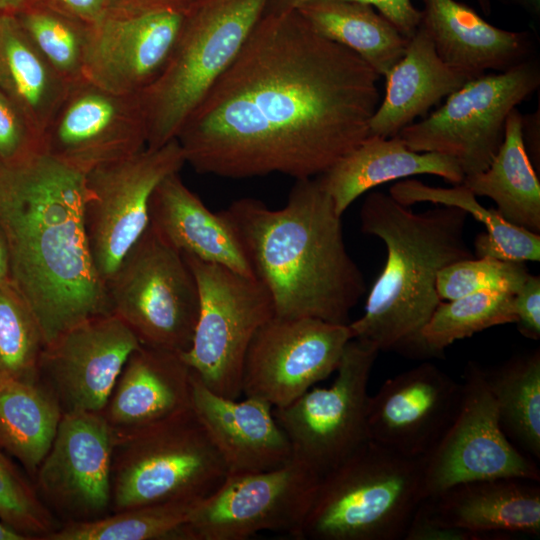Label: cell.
I'll return each mask as SVG.
<instances>
[{"label":"cell","mask_w":540,"mask_h":540,"mask_svg":"<svg viewBox=\"0 0 540 540\" xmlns=\"http://www.w3.org/2000/svg\"><path fill=\"white\" fill-rule=\"evenodd\" d=\"M308 0H269L265 10L295 9ZM376 7L380 14L392 22L407 38L417 30L421 11L411 0H357Z\"/></svg>","instance_id":"41"},{"label":"cell","mask_w":540,"mask_h":540,"mask_svg":"<svg viewBox=\"0 0 540 540\" xmlns=\"http://www.w3.org/2000/svg\"><path fill=\"white\" fill-rule=\"evenodd\" d=\"M403 539L405 540H484L492 537L463 529L460 527L439 523L424 512L422 507H417L406 529Z\"/></svg>","instance_id":"43"},{"label":"cell","mask_w":540,"mask_h":540,"mask_svg":"<svg viewBox=\"0 0 540 540\" xmlns=\"http://www.w3.org/2000/svg\"><path fill=\"white\" fill-rule=\"evenodd\" d=\"M379 79L295 9L265 10L176 139L201 174L317 177L369 136Z\"/></svg>","instance_id":"1"},{"label":"cell","mask_w":540,"mask_h":540,"mask_svg":"<svg viewBox=\"0 0 540 540\" xmlns=\"http://www.w3.org/2000/svg\"><path fill=\"white\" fill-rule=\"evenodd\" d=\"M42 1L89 26L96 23L110 6V0Z\"/></svg>","instance_id":"44"},{"label":"cell","mask_w":540,"mask_h":540,"mask_svg":"<svg viewBox=\"0 0 540 540\" xmlns=\"http://www.w3.org/2000/svg\"><path fill=\"white\" fill-rule=\"evenodd\" d=\"M462 384L431 362L387 379L367 405L369 440L423 459L454 419Z\"/></svg>","instance_id":"20"},{"label":"cell","mask_w":540,"mask_h":540,"mask_svg":"<svg viewBox=\"0 0 540 540\" xmlns=\"http://www.w3.org/2000/svg\"><path fill=\"white\" fill-rule=\"evenodd\" d=\"M41 145L47 154L83 174L140 152L147 146L140 94L113 93L85 78L72 84Z\"/></svg>","instance_id":"18"},{"label":"cell","mask_w":540,"mask_h":540,"mask_svg":"<svg viewBox=\"0 0 540 540\" xmlns=\"http://www.w3.org/2000/svg\"><path fill=\"white\" fill-rule=\"evenodd\" d=\"M198 502H168L60 525L45 540H185L184 526Z\"/></svg>","instance_id":"34"},{"label":"cell","mask_w":540,"mask_h":540,"mask_svg":"<svg viewBox=\"0 0 540 540\" xmlns=\"http://www.w3.org/2000/svg\"><path fill=\"white\" fill-rule=\"evenodd\" d=\"M111 313L141 345L186 352L198 320L200 296L183 255L149 225L106 283Z\"/></svg>","instance_id":"8"},{"label":"cell","mask_w":540,"mask_h":540,"mask_svg":"<svg viewBox=\"0 0 540 540\" xmlns=\"http://www.w3.org/2000/svg\"><path fill=\"white\" fill-rule=\"evenodd\" d=\"M502 2L515 5L523 9L532 18L540 19V0H501Z\"/></svg>","instance_id":"46"},{"label":"cell","mask_w":540,"mask_h":540,"mask_svg":"<svg viewBox=\"0 0 540 540\" xmlns=\"http://www.w3.org/2000/svg\"><path fill=\"white\" fill-rule=\"evenodd\" d=\"M320 478L293 458L267 471L227 475L191 510L185 540H246L261 531L292 535L309 510Z\"/></svg>","instance_id":"13"},{"label":"cell","mask_w":540,"mask_h":540,"mask_svg":"<svg viewBox=\"0 0 540 540\" xmlns=\"http://www.w3.org/2000/svg\"><path fill=\"white\" fill-rule=\"evenodd\" d=\"M389 194L399 203L411 206L419 202L453 206L470 213L481 222L486 233L475 239L476 257H494L511 261L540 260V235L504 220L496 210L481 205L463 184L452 188L432 187L415 179L398 181Z\"/></svg>","instance_id":"32"},{"label":"cell","mask_w":540,"mask_h":540,"mask_svg":"<svg viewBox=\"0 0 540 540\" xmlns=\"http://www.w3.org/2000/svg\"><path fill=\"white\" fill-rule=\"evenodd\" d=\"M114 445L115 437L101 413L62 415L53 443L32 479L39 498L60 525L111 513Z\"/></svg>","instance_id":"17"},{"label":"cell","mask_w":540,"mask_h":540,"mask_svg":"<svg viewBox=\"0 0 540 540\" xmlns=\"http://www.w3.org/2000/svg\"><path fill=\"white\" fill-rule=\"evenodd\" d=\"M0 540H28L23 534L0 520Z\"/></svg>","instance_id":"50"},{"label":"cell","mask_w":540,"mask_h":540,"mask_svg":"<svg viewBox=\"0 0 540 540\" xmlns=\"http://www.w3.org/2000/svg\"><path fill=\"white\" fill-rule=\"evenodd\" d=\"M481 11L485 14V15H490L491 14V11H492V4H491V0H476Z\"/></svg>","instance_id":"51"},{"label":"cell","mask_w":540,"mask_h":540,"mask_svg":"<svg viewBox=\"0 0 540 540\" xmlns=\"http://www.w3.org/2000/svg\"><path fill=\"white\" fill-rule=\"evenodd\" d=\"M36 0H0V14H18Z\"/></svg>","instance_id":"47"},{"label":"cell","mask_w":540,"mask_h":540,"mask_svg":"<svg viewBox=\"0 0 540 540\" xmlns=\"http://www.w3.org/2000/svg\"><path fill=\"white\" fill-rule=\"evenodd\" d=\"M520 478H492L458 483L420 506L431 519L497 536L540 535V486Z\"/></svg>","instance_id":"23"},{"label":"cell","mask_w":540,"mask_h":540,"mask_svg":"<svg viewBox=\"0 0 540 540\" xmlns=\"http://www.w3.org/2000/svg\"><path fill=\"white\" fill-rule=\"evenodd\" d=\"M506 436L526 453L540 458V352L513 357L484 369Z\"/></svg>","instance_id":"33"},{"label":"cell","mask_w":540,"mask_h":540,"mask_svg":"<svg viewBox=\"0 0 540 540\" xmlns=\"http://www.w3.org/2000/svg\"><path fill=\"white\" fill-rule=\"evenodd\" d=\"M192 370L180 353L140 345L128 357L101 415L116 440L189 411Z\"/></svg>","instance_id":"21"},{"label":"cell","mask_w":540,"mask_h":540,"mask_svg":"<svg viewBox=\"0 0 540 540\" xmlns=\"http://www.w3.org/2000/svg\"><path fill=\"white\" fill-rule=\"evenodd\" d=\"M269 0H195L160 75L140 93L147 148L177 138L185 121L233 62Z\"/></svg>","instance_id":"6"},{"label":"cell","mask_w":540,"mask_h":540,"mask_svg":"<svg viewBox=\"0 0 540 540\" xmlns=\"http://www.w3.org/2000/svg\"><path fill=\"white\" fill-rule=\"evenodd\" d=\"M191 5L110 3L88 28L84 78L113 93L139 95L165 68Z\"/></svg>","instance_id":"15"},{"label":"cell","mask_w":540,"mask_h":540,"mask_svg":"<svg viewBox=\"0 0 540 540\" xmlns=\"http://www.w3.org/2000/svg\"><path fill=\"white\" fill-rule=\"evenodd\" d=\"M184 164L183 150L174 139L86 174V234L94 265L105 285L148 228L154 189L165 177L179 173Z\"/></svg>","instance_id":"12"},{"label":"cell","mask_w":540,"mask_h":540,"mask_svg":"<svg viewBox=\"0 0 540 540\" xmlns=\"http://www.w3.org/2000/svg\"><path fill=\"white\" fill-rule=\"evenodd\" d=\"M457 413L435 447L422 459L424 499L462 482L520 478L540 480L535 462L504 433L484 369H465Z\"/></svg>","instance_id":"14"},{"label":"cell","mask_w":540,"mask_h":540,"mask_svg":"<svg viewBox=\"0 0 540 540\" xmlns=\"http://www.w3.org/2000/svg\"><path fill=\"white\" fill-rule=\"evenodd\" d=\"M529 275L525 262L475 257L454 262L440 270L436 289L441 300H453L480 291L514 295Z\"/></svg>","instance_id":"38"},{"label":"cell","mask_w":540,"mask_h":540,"mask_svg":"<svg viewBox=\"0 0 540 540\" xmlns=\"http://www.w3.org/2000/svg\"><path fill=\"white\" fill-rule=\"evenodd\" d=\"M467 216L445 205L417 213L381 191L366 196L359 212L361 231L384 242L387 259L363 315L348 324L352 338L372 343L379 352L432 357L422 330L441 302L437 274L476 257L465 237Z\"/></svg>","instance_id":"4"},{"label":"cell","mask_w":540,"mask_h":540,"mask_svg":"<svg viewBox=\"0 0 540 540\" xmlns=\"http://www.w3.org/2000/svg\"><path fill=\"white\" fill-rule=\"evenodd\" d=\"M476 77L445 63L427 32L418 26L404 55L385 77V97L370 120L369 136H396L442 98Z\"/></svg>","instance_id":"26"},{"label":"cell","mask_w":540,"mask_h":540,"mask_svg":"<svg viewBox=\"0 0 540 540\" xmlns=\"http://www.w3.org/2000/svg\"><path fill=\"white\" fill-rule=\"evenodd\" d=\"M539 86L540 64L535 57L507 71L483 74L447 96L430 116L404 127L396 136L412 151L453 157L465 176L480 173L503 142L510 112Z\"/></svg>","instance_id":"10"},{"label":"cell","mask_w":540,"mask_h":540,"mask_svg":"<svg viewBox=\"0 0 540 540\" xmlns=\"http://www.w3.org/2000/svg\"><path fill=\"white\" fill-rule=\"evenodd\" d=\"M16 16L34 46L68 84L84 79L89 25L42 0Z\"/></svg>","instance_id":"36"},{"label":"cell","mask_w":540,"mask_h":540,"mask_svg":"<svg viewBox=\"0 0 540 540\" xmlns=\"http://www.w3.org/2000/svg\"><path fill=\"white\" fill-rule=\"evenodd\" d=\"M195 0H110V3H141L156 5L189 6Z\"/></svg>","instance_id":"48"},{"label":"cell","mask_w":540,"mask_h":540,"mask_svg":"<svg viewBox=\"0 0 540 540\" xmlns=\"http://www.w3.org/2000/svg\"><path fill=\"white\" fill-rule=\"evenodd\" d=\"M62 411L38 382L0 380V448L31 479L55 438Z\"/></svg>","instance_id":"31"},{"label":"cell","mask_w":540,"mask_h":540,"mask_svg":"<svg viewBox=\"0 0 540 540\" xmlns=\"http://www.w3.org/2000/svg\"><path fill=\"white\" fill-rule=\"evenodd\" d=\"M295 10L315 32L356 53L380 77L402 58L409 41L369 3L308 0Z\"/></svg>","instance_id":"29"},{"label":"cell","mask_w":540,"mask_h":540,"mask_svg":"<svg viewBox=\"0 0 540 540\" xmlns=\"http://www.w3.org/2000/svg\"><path fill=\"white\" fill-rule=\"evenodd\" d=\"M222 212L275 316L350 323L366 284L347 250L342 217L318 177L296 180L279 209L241 198Z\"/></svg>","instance_id":"3"},{"label":"cell","mask_w":540,"mask_h":540,"mask_svg":"<svg viewBox=\"0 0 540 540\" xmlns=\"http://www.w3.org/2000/svg\"><path fill=\"white\" fill-rule=\"evenodd\" d=\"M0 520L28 540H45L60 523L39 498L33 482L0 448Z\"/></svg>","instance_id":"39"},{"label":"cell","mask_w":540,"mask_h":540,"mask_svg":"<svg viewBox=\"0 0 540 540\" xmlns=\"http://www.w3.org/2000/svg\"><path fill=\"white\" fill-rule=\"evenodd\" d=\"M182 255L195 276L200 306L191 346L181 356L212 392L237 399L251 340L274 316L272 299L255 277Z\"/></svg>","instance_id":"9"},{"label":"cell","mask_w":540,"mask_h":540,"mask_svg":"<svg viewBox=\"0 0 540 540\" xmlns=\"http://www.w3.org/2000/svg\"><path fill=\"white\" fill-rule=\"evenodd\" d=\"M476 196H487L507 222L540 232V182L522 137V114L514 108L506 119L503 142L490 165L465 176L462 183Z\"/></svg>","instance_id":"30"},{"label":"cell","mask_w":540,"mask_h":540,"mask_svg":"<svg viewBox=\"0 0 540 540\" xmlns=\"http://www.w3.org/2000/svg\"><path fill=\"white\" fill-rule=\"evenodd\" d=\"M423 495L422 459L367 440L321 476L299 540H399Z\"/></svg>","instance_id":"5"},{"label":"cell","mask_w":540,"mask_h":540,"mask_svg":"<svg viewBox=\"0 0 540 540\" xmlns=\"http://www.w3.org/2000/svg\"><path fill=\"white\" fill-rule=\"evenodd\" d=\"M378 353L372 343L350 339L331 386L310 388L287 406L273 408L289 440L291 458L320 477L369 440L368 383Z\"/></svg>","instance_id":"11"},{"label":"cell","mask_w":540,"mask_h":540,"mask_svg":"<svg viewBox=\"0 0 540 540\" xmlns=\"http://www.w3.org/2000/svg\"><path fill=\"white\" fill-rule=\"evenodd\" d=\"M86 174L42 149L0 163V233L9 281L34 314L46 344L111 313L85 227Z\"/></svg>","instance_id":"2"},{"label":"cell","mask_w":540,"mask_h":540,"mask_svg":"<svg viewBox=\"0 0 540 540\" xmlns=\"http://www.w3.org/2000/svg\"><path fill=\"white\" fill-rule=\"evenodd\" d=\"M419 26L448 65L477 76L486 70L507 71L534 58L528 31L491 25L473 8L457 0H423Z\"/></svg>","instance_id":"24"},{"label":"cell","mask_w":540,"mask_h":540,"mask_svg":"<svg viewBox=\"0 0 540 540\" xmlns=\"http://www.w3.org/2000/svg\"><path fill=\"white\" fill-rule=\"evenodd\" d=\"M348 324L273 316L255 333L242 373V393L287 406L336 371L348 341Z\"/></svg>","instance_id":"16"},{"label":"cell","mask_w":540,"mask_h":540,"mask_svg":"<svg viewBox=\"0 0 540 540\" xmlns=\"http://www.w3.org/2000/svg\"><path fill=\"white\" fill-rule=\"evenodd\" d=\"M34 46L14 14H0V90L42 135L69 88Z\"/></svg>","instance_id":"28"},{"label":"cell","mask_w":540,"mask_h":540,"mask_svg":"<svg viewBox=\"0 0 540 540\" xmlns=\"http://www.w3.org/2000/svg\"><path fill=\"white\" fill-rule=\"evenodd\" d=\"M421 174L436 175L454 185L461 184L465 176L458 161L449 155L412 151L398 136H368L317 177L342 217L372 188Z\"/></svg>","instance_id":"27"},{"label":"cell","mask_w":540,"mask_h":540,"mask_svg":"<svg viewBox=\"0 0 540 540\" xmlns=\"http://www.w3.org/2000/svg\"><path fill=\"white\" fill-rule=\"evenodd\" d=\"M9 280L8 257L3 237L0 233V283Z\"/></svg>","instance_id":"49"},{"label":"cell","mask_w":540,"mask_h":540,"mask_svg":"<svg viewBox=\"0 0 540 540\" xmlns=\"http://www.w3.org/2000/svg\"><path fill=\"white\" fill-rule=\"evenodd\" d=\"M149 225L181 254L254 277L226 216L208 209L179 173L165 177L154 189L149 201Z\"/></svg>","instance_id":"25"},{"label":"cell","mask_w":540,"mask_h":540,"mask_svg":"<svg viewBox=\"0 0 540 540\" xmlns=\"http://www.w3.org/2000/svg\"><path fill=\"white\" fill-rule=\"evenodd\" d=\"M540 109L522 115V137L526 151L539 158Z\"/></svg>","instance_id":"45"},{"label":"cell","mask_w":540,"mask_h":540,"mask_svg":"<svg viewBox=\"0 0 540 540\" xmlns=\"http://www.w3.org/2000/svg\"><path fill=\"white\" fill-rule=\"evenodd\" d=\"M513 310L517 330L524 337L540 338V277L530 274L513 295Z\"/></svg>","instance_id":"42"},{"label":"cell","mask_w":540,"mask_h":540,"mask_svg":"<svg viewBox=\"0 0 540 540\" xmlns=\"http://www.w3.org/2000/svg\"><path fill=\"white\" fill-rule=\"evenodd\" d=\"M191 406L222 458L227 475L267 471L291 459L289 440L266 401L216 394L192 371Z\"/></svg>","instance_id":"22"},{"label":"cell","mask_w":540,"mask_h":540,"mask_svg":"<svg viewBox=\"0 0 540 540\" xmlns=\"http://www.w3.org/2000/svg\"><path fill=\"white\" fill-rule=\"evenodd\" d=\"M42 149L41 139L12 100L0 90V161L11 162Z\"/></svg>","instance_id":"40"},{"label":"cell","mask_w":540,"mask_h":540,"mask_svg":"<svg viewBox=\"0 0 540 540\" xmlns=\"http://www.w3.org/2000/svg\"><path fill=\"white\" fill-rule=\"evenodd\" d=\"M226 476L222 458L191 408L115 441L111 513L168 502H199Z\"/></svg>","instance_id":"7"},{"label":"cell","mask_w":540,"mask_h":540,"mask_svg":"<svg viewBox=\"0 0 540 540\" xmlns=\"http://www.w3.org/2000/svg\"><path fill=\"white\" fill-rule=\"evenodd\" d=\"M508 323H515L513 295L480 291L441 301L424 326L422 338L432 357H440L455 341Z\"/></svg>","instance_id":"35"},{"label":"cell","mask_w":540,"mask_h":540,"mask_svg":"<svg viewBox=\"0 0 540 540\" xmlns=\"http://www.w3.org/2000/svg\"><path fill=\"white\" fill-rule=\"evenodd\" d=\"M140 345L116 315L88 318L45 345L38 383L62 414L101 413L128 357Z\"/></svg>","instance_id":"19"},{"label":"cell","mask_w":540,"mask_h":540,"mask_svg":"<svg viewBox=\"0 0 540 540\" xmlns=\"http://www.w3.org/2000/svg\"><path fill=\"white\" fill-rule=\"evenodd\" d=\"M0 163H1V161H0Z\"/></svg>","instance_id":"52"},{"label":"cell","mask_w":540,"mask_h":540,"mask_svg":"<svg viewBox=\"0 0 540 540\" xmlns=\"http://www.w3.org/2000/svg\"><path fill=\"white\" fill-rule=\"evenodd\" d=\"M46 341L11 282L0 283V380L37 383Z\"/></svg>","instance_id":"37"}]
</instances>
